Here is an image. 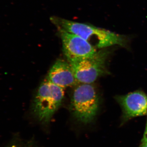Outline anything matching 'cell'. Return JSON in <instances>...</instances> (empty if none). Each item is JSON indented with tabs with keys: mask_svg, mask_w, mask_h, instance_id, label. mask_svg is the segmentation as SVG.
I'll return each instance as SVG.
<instances>
[{
	"mask_svg": "<svg viewBox=\"0 0 147 147\" xmlns=\"http://www.w3.org/2000/svg\"><path fill=\"white\" fill-rule=\"evenodd\" d=\"M98 98L94 87L91 84H82L74 90L71 101L73 115L82 123H90L96 115Z\"/></svg>",
	"mask_w": 147,
	"mask_h": 147,
	"instance_id": "3",
	"label": "cell"
},
{
	"mask_svg": "<svg viewBox=\"0 0 147 147\" xmlns=\"http://www.w3.org/2000/svg\"><path fill=\"white\" fill-rule=\"evenodd\" d=\"M50 20L57 29L81 37L95 47L103 48L116 45L124 46L126 43L123 36L90 24L69 21L58 16H52Z\"/></svg>",
	"mask_w": 147,
	"mask_h": 147,
	"instance_id": "1",
	"label": "cell"
},
{
	"mask_svg": "<svg viewBox=\"0 0 147 147\" xmlns=\"http://www.w3.org/2000/svg\"><path fill=\"white\" fill-rule=\"evenodd\" d=\"M58 30L67 61L90 57L97 52L93 45L81 37L61 29Z\"/></svg>",
	"mask_w": 147,
	"mask_h": 147,
	"instance_id": "5",
	"label": "cell"
},
{
	"mask_svg": "<svg viewBox=\"0 0 147 147\" xmlns=\"http://www.w3.org/2000/svg\"><path fill=\"white\" fill-rule=\"evenodd\" d=\"M64 89L46 80L40 86L34 100L33 112L38 121L47 124L62 102Z\"/></svg>",
	"mask_w": 147,
	"mask_h": 147,
	"instance_id": "2",
	"label": "cell"
},
{
	"mask_svg": "<svg viewBox=\"0 0 147 147\" xmlns=\"http://www.w3.org/2000/svg\"><path fill=\"white\" fill-rule=\"evenodd\" d=\"M108 54V51L100 50L90 57L68 62L78 82L92 84L105 74V62Z\"/></svg>",
	"mask_w": 147,
	"mask_h": 147,
	"instance_id": "4",
	"label": "cell"
},
{
	"mask_svg": "<svg viewBox=\"0 0 147 147\" xmlns=\"http://www.w3.org/2000/svg\"><path fill=\"white\" fill-rule=\"evenodd\" d=\"M141 147H147V142H142Z\"/></svg>",
	"mask_w": 147,
	"mask_h": 147,
	"instance_id": "9",
	"label": "cell"
},
{
	"mask_svg": "<svg viewBox=\"0 0 147 147\" xmlns=\"http://www.w3.org/2000/svg\"><path fill=\"white\" fill-rule=\"evenodd\" d=\"M142 142H147V121L145 132L144 133V137H143V140H142Z\"/></svg>",
	"mask_w": 147,
	"mask_h": 147,
	"instance_id": "8",
	"label": "cell"
},
{
	"mask_svg": "<svg viewBox=\"0 0 147 147\" xmlns=\"http://www.w3.org/2000/svg\"><path fill=\"white\" fill-rule=\"evenodd\" d=\"M47 80L63 89L79 83L70 63L62 59L58 60L52 66Z\"/></svg>",
	"mask_w": 147,
	"mask_h": 147,
	"instance_id": "7",
	"label": "cell"
},
{
	"mask_svg": "<svg viewBox=\"0 0 147 147\" xmlns=\"http://www.w3.org/2000/svg\"><path fill=\"white\" fill-rule=\"evenodd\" d=\"M117 98L126 118L147 115V95L144 92L137 91Z\"/></svg>",
	"mask_w": 147,
	"mask_h": 147,
	"instance_id": "6",
	"label": "cell"
}]
</instances>
